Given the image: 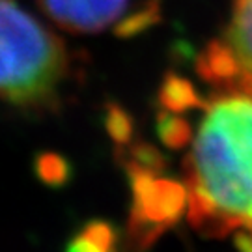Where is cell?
Segmentation results:
<instances>
[{"instance_id":"obj_2","label":"cell","mask_w":252,"mask_h":252,"mask_svg":"<svg viewBox=\"0 0 252 252\" xmlns=\"http://www.w3.org/2000/svg\"><path fill=\"white\" fill-rule=\"evenodd\" d=\"M82 60L17 0H0V101L43 116L65 105Z\"/></svg>"},{"instance_id":"obj_10","label":"cell","mask_w":252,"mask_h":252,"mask_svg":"<svg viewBox=\"0 0 252 252\" xmlns=\"http://www.w3.org/2000/svg\"><path fill=\"white\" fill-rule=\"evenodd\" d=\"M157 133L162 142L170 148H183L192 138L189 122L181 114L164 112V110H161V114L157 118Z\"/></svg>"},{"instance_id":"obj_3","label":"cell","mask_w":252,"mask_h":252,"mask_svg":"<svg viewBox=\"0 0 252 252\" xmlns=\"http://www.w3.org/2000/svg\"><path fill=\"white\" fill-rule=\"evenodd\" d=\"M126 172L131 207L126 230L120 235V252H146L187 215V189L185 183L166 178L164 172L138 168Z\"/></svg>"},{"instance_id":"obj_9","label":"cell","mask_w":252,"mask_h":252,"mask_svg":"<svg viewBox=\"0 0 252 252\" xmlns=\"http://www.w3.org/2000/svg\"><path fill=\"white\" fill-rule=\"evenodd\" d=\"M103 126L107 129L108 136L118 144V148L131 144L135 133V122L131 114L118 103H107L103 114Z\"/></svg>"},{"instance_id":"obj_7","label":"cell","mask_w":252,"mask_h":252,"mask_svg":"<svg viewBox=\"0 0 252 252\" xmlns=\"http://www.w3.org/2000/svg\"><path fill=\"white\" fill-rule=\"evenodd\" d=\"M204 105H206V101L202 99V95L187 79H183L176 73H170L164 77L161 88H159L161 110L185 114L194 108H202Z\"/></svg>"},{"instance_id":"obj_4","label":"cell","mask_w":252,"mask_h":252,"mask_svg":"<svg viewBox=\"0 0 252 252\" xmlns=\"http://www.w3.org/2000/svg\"><path fill=\"white\" fill-rule=\"evenodd\" d=\"M54 25L71 34L110 30L118 37H133L159 21V0H37Z\"/></svg>"},{"instance_id":"obj_1","label":"cell","mask_w":252,"mask_h":252,"mask_svg":"<svg viewBox=\"0 0 252 252\" xmlns=\"http://www.w3.org/2000/svg\"><path fill=\"white\" fill-rule=\"evenodd\" d=\"M202 110L183 161L189 222L206 237L252 230V95L219 92Z\"/></svg>"},{"instance_id":"obj_6","label":"cell","mask_w":252,"mask_h":252,"mask_svg":"<svg viewBox=\"0 0 252 252\" xmlns=\"http://www.w3.org/2000/svg\"><path fill=\"white\" fill-rule=\"evenodd\" d=\"M65 252H120V235L107 220H90L65 245Z\"/></svg>"},{"instance_id":"obj_11","label":"cell","mask_w":252,"mask_h":252,"mask_svg":"<svg viewBox=\"0 0 252 252\" xmlns=\"http://www.w3.org/2000/svg\"><path fill=\"white\" fill-rule=\"evenodd\" d=\"M234 245L239 252H252V230H237L234 232Z\"/></svg>"},{"instance_id":"obj_8","label":"cell","mask_w":252,"mask_h":252,"mask_svg":"<svg viewBox=\"0 0 252 252\" xmlns=\"http://www.w3.org/2000/svg\"><path fill=\"white\" fill-rule=\"evenodd\" d=\"M36 178L47 187H63L73 176L71 162L56 152H41L34 159Z\"/></svg>"},{"instance_id":"obj_5","label":"cell","mask_w":252,"mask_h":252,"mask_svg":"<svg viewBox=\"0 0 252 252\" xmlns=\"http://www.w3.org/2000/svg\"><path fill=\"white\" fill-rule=\"evenodd\" d=\"M237 63V90L252 95V0H232V17L222 37Z\"/></svg>"}]
</instances>
